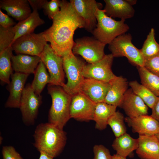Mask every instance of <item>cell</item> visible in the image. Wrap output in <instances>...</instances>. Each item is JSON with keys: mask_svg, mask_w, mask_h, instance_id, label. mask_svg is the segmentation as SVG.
<instances>
[{"mask_svg": "<svg viewBox=\"0 0 159 159\" xmlns=\"http://www.w3.org/2000/svg\"><path fill=\"white\" fill-rule=\"evenodd\" d=\"M12 51L11 47L0 53V79L8 84L10 82V77L13 74L11 61Z\"/></svg>", "mask_w": 159, "mask_h": 159, "instance_id": "4316f807", "label": "cell"}, {"mask_svg": "<svg viewBox=\"0 0 159 159\" xmlns=\"http://www.w3.org/2000/svg\"><path fill=\"white\" fill-rule=\"evenodd\" d=\"M15 35L13 26L5 28L0 26V53L11 47Z\"/></svg>", "mask_w": 159, "mask_h": 159, "instance_id": "1f68e13d", "label": "cell"}, {"mask_svg": "<svg viewBox=\"0 0 159 159\" xmlns=\"http://www.w3.org/2000/svg\"><path fill=\"white\" fill-rule=\"evenodd\" d=\"M104 1L105 4L103 10L108 16L125 20L134 15V9L126 0H104Z\"/></svg>", "mask_w": 159, "mask_h": 159, "instance_id": "ffe728a7", "label": "cell"}, {"mask_svg": "<svg viewBox=\"0 0 159 159\" xmlns=\"http://www.w3.org/2000/svg\"><path fill=\"white\" fill-rule=\"evenodd\" d=\"M143 67L150 72L159 76V52L145 59Z\"/></svg>", "mask_w": 159, "mask_h": 159, "instance_id": "836d02e7", "label": "cell"}, {"mask_svg": "<svg viewBox=\"0 0 159 159\" xmlns=\"http://www.w3.org/2000/svg\"><path fill=\"white\" fill-rule=\"evenodd\" d=\"M39 57L48 70L51 79L49 84L63 87L65 84L63 57L58 55L48 44Z\"/></svg>", "mask_w": 159, "mask_h": 159, "instance_id": "ba28073f", "label": "cell"}, {"mask_svg": "<svg viewBox=\"0 0 159 159\" xmlns=\"http://www.w3.org/2000/svg\"><path fill=\"white\" fill-rule=\"evenodd\" d=\"M96 104L80 92L73 95L70 108L71 118L83 121L93 120Z\"/></svg>", "mask_w": 159, "mask_h": 159, "instance_id": "4fadbf2b", "label": "cell"}, {"mask_svg": "<svg viewBox=\"0 0 159 159\" xmlns=\"http://www.w3.org/2000/svg\"><path fill=\"white\" fill-rule=\"evenodd\" d=\"M126 1L130 5L132 6L136 4V0H126Z\"/></svg>", "mask_w": 159, "mask_h": 159, "instance_id": "b9f144b4", "label": "cell"}, {"mask_svg": "<svg viewBox=\"0 0 159 159\" xmlns=\"http://www.w3.org/2000/svg\"><path fill=\"white\" fill-rule=\"evenodd\" d=\"M110 85V82L85 78L79 92L83 94L95 103L103 102Z\"/></svg>", "mask_w": 159, "mask_h": 159, "instance_id": "5bb4252c", "label": "cell"}, {"mask_svg": "<svg viewBox=\"0 0 159 159\" xmlns=\"http://www.w3.org/2000/svg\"><path fill=\"white\" fill-rule=\"evenodd\" d=\"M44 23V20L40 17L38 10H33L27 18L19 21L13 26L15 35L13 43L21 37L34 33L35 29L37 26Z\"/></svg>", "mask_w": 159, "mask_h": 159, "instance_id": "603a6c76", "label": "cell"}, {"mask_svg": "<svg viewBox=\"0 0 159 159\" xmlns=\"http://www.w3.org/2000/svg\"><path fill=\"white\" fill-rule=\"evenodd\" d=\"M110 85L104 102L120 107L124 95L127 90L129 83L122 76H116L110 82Z\"/></svg>", "mask_w": 159, "mask_h": 159, "instance_id": "44dd1931", "label": "cell"}, {"mask_svg": "<svg viewBox=\"0 0 159 159\" xmlns=\"http://www.w3.org/2000/svg\"><path fill=\"white\" fill-rule=\"evenodd\" d=\"M152 110L151 116L159 122V97Z\"/></svg>", "mask_w": 159, "mask_h": 159, "instance_id": "f35d334b", "label": "cell"}, {"mask_svg": "<svg viewBox=\"0 0 159 159\" xmlns=\"http://www.w3.org/2000/svg\"><path fill=\"white\" fill-rule=\"evenodd\" d=\"M62 57L64 70L67 80L63 88L72 96L79 92L80 86L85 79L82 72L86 64L72 52Z\"/></svg>", "mask_w": 159, "mask_h": 159, "instance_id": "5b68a950", "label": "cell"}, {"mask_svg": "<svg viewBox=\"0 0 159 159\" xmlns=\"http://www.w3.org/2000/svg\"><path fill=\"white\" fill-rule=\"evenodd\" d=\"M16 24L9 15L3 13L0 9V26L7 28L14 26Z\"/></svg>", "mask_w": 159, "mask_h": 159, "instance_id": "8d00e7d4", "label": "cell"}, {"mask_svg": "<svg viewBox=\"0 0 159 159\" xmlns=\"http://www.w3.org/2000/svg\"><path fill=\"white\" fill-rule=\"evenodd\" d=\"M136 150L142 159H159V140L155 135H139Z\"/></svg>", "mask_w": 159, "mask_h": 159, "instance_id": "ac0fdd59", "label": "cell"}, {"mask_svg": "<svg viewBox=\"0 0 159 159\" xmlns=\"http://www.w3.org/2000/svg\"><path fill=\"white\" fill-rule=\"evenodd\" d=\"M96 15L97 24L92 33L95 38L106 45L129 29L125 20L116 21L107 15L103 10L97 8Z\"/></svg>", "mask_w": 159, "mask_h": 159, "instance_id": "277c9868", "label": "cell"}, {"mask_svg": "<svg viewBox=\"0 0 159 159\" xmlns=\"http://www.w3.org/2000/svg\"><path fill=\"white\" fill-rule=\"evenodd\" d=\"M29 74L15 72L11 75L8 85L9 95L5 106L6 108H19L25 84Z\"/></svg>", "mask_w": 159, "mask_h": 159, "instance_id": "e0dca14e", "label": "cell"}, {"mask_svg": "<svg viewBox=\"0 0 159 159\" xmlns=\"http://www.w3.org/2000/svg\"><path fill=\"white\" fill-rule=\"evenodd\" d=\"M52 20V26L43 32L56 52L63 57L72 52L74 32L84 28V23L70 2L65 0H60V11Z\"/></svg>", "mask_w": 159, "mask_h": 159, "instance_id": "6da1fadb", "label": "cell"}, {"mask_svg": "<svg viewBox=\"0 0 159 159\" xmlns=\"http://www.w3.org/2000/svg\"><path fill=\"white\" fill-rule=\"evenodd\" d=\"M93 159H112L109 150L101 145H95L93 148Z\"/></svg>", "mask_w": 159, "mask_h": 159, "instance_id": "e575fe53", "label": "cell"}, {"mask_svg": "<svg viewBox=\"0 0 159 159\" xmlns=\"http://www.w3.org/2000/svg\"><path fill=\"white\" fill-rule=\"evenodd\" d=\"M140 50L145 59L152 57L159 52V44L155 40L154 28L151 29Z\"/></svg>", "mask_w": 159, "mask_h": 159, "instance_id": "f546056e", "label": "cell"}, {"mask_svg": "<svg viewBox=\"0 0 159 159\" xmlns=\"http://www.w3.org/2000/svg\"><path fill=\"white\" fill-rule=\"evenodd\" d=\"M155 135L159 140V132L156 134Z\"/></svg>", "mask_w": 159, "mask_h": 159, "instance_id": "7bdbcfd3", "label": "cell"}, {"mask_svg": "<svg viewBox=\"0 0 159 159\" xmlns=\"http://www.w3.org/2000/svg\"><path fill=\"white\" fill-rule=\"evenodd\" d=\"M60 0L47 1L43 9L44 14L50 19L52 20L60 10Z\"/></svg>", "mask_w": 159, "mask_h": 159, "instance_id": "d6a6232c", "label": "cell"}, {"mask_svg": "<svg viewBox=\"0 0 159 159\" xmlns=\"http://www.w3.org/2000/svg\"><path fill=\"white\" fill-rule=\"evenodd\" d=\"M42 103L41 95L35 92L30 84H27L23 90L19 107L25 125L30 126L34 124Z\"/></svg>", "mask_w": 159, "mask_h": 159, "instance_id": "9c48e42d", "label": "cell"}, {"mask_svg": "<svg viewBox=\"0 0 159 159\" xmlns=\"http://www.w3.org/2000/svg\"><path fill=\"white\" fill-rule=\"evenodd\" d=\"M30 6L33 10H38L43 9L47 1V0H28Z\"/></svg>", "mask_w": 159, "mask_h": 159, "instance_id": "74e56055", "label": "cell"}, {"mask_svg": "<svg viewBox=\"0 0 159 159\" xmlns=\"http://www.w3.org/2000/svg\"><path fill=\"white\" fill-rule=\"evenodd\" d=\"M41 61L39 56L22 54L13 55L11 58L12 69L15 72L28 74L34 73Z\"/></svg>", "mask_w": 159, "mask_h": 159, "instance_id": "7402d4cb", "label": "cell"}, {"mask_svg": "<svg viewBox=\"0 0 159 159\" xmlns=\"http://www.w3.org/2000/svg\"><path fill=\"white\" fill-rule=\"evenodd\" d=\"M137 67L141 84L159 97V76L150 72L143 66Z\"/></svg>", "mask_w": 159, "mask_h": 159, "instance_id": "83f0119b", "label": "cell"}, {"mask_svg": "<svg viewBox=\"0 0 159 159\" xmlns=\"http://www.w3.org/2000/svg\"><path fill=\"white\" fill-rule=\"evenodd\" d=\"M69 2L83 21L84 28L92 33L97 24V9H102V4L95 0H70Z\"/></svg>", "mask_w": 159, "mask_h": 159, "instance_id": "7c38bea8", "label": "cell"}, {"mask_svg": "<svg viewBox=\"0 0 159 159\" xmlns=\"http://www.w3.org/2000/svg\"><path fill=\"white\" fill-rule=\"evenodd\" d=\"M129 85L134 92L139 96L148 107L153 108L158 97L153 94L149 90L136 80L130 82Z\"/></svg>", "mask_w": 159, "mask_h": 159, "instance_id": "f1b7e54d", "label": "cell"}, {"mask_svg": "<svg viewBox=\"0 0 159 159\" xmlns=\"http://www.w3.org/2000/svg\"><path fill=\"white\" fill-rule=\"evenodd\" d=\"M112 159H126V158H125L121 157L116 154L112 155Z\"/></svg>", "mask_w": 159, "mask_h": 159, "instance_id": "60d3db41", "label": "cell"}, {"mask_svg": "<svg viewBox=\"0 0 159 159\" xmlns=\"http://www.w3.org/2000/svg\"><path fill=\"white\" fill-rule=\"evenodd\" d=\"M117 107L104 102L96 103L93 117L95 128L100 130L105 129L109 118L116 111Z\"/></svg>", "mask_w": 159, "mask_h": 159, "instance_id": "cb8c5ba5", "label": "cell"}, {"mask_svg": "<svg viewBox=\"0 0 159 159\" xmlns=\"http://www.w3.org/2000/svg\"><path fill=\"white\" fill-rule=\"evenodd\" d=\"M125 120L134 132L139 135H154L159 132V122L151 115L132 118L127 117Z\"/></svg>", "mask_w": 159, "mask_h": 159, "instance_id": "9a60e30c", "label": "cell"}, {"mask_svg": "<svg viewBox=\"0 0 159 159\" xmlns=\"http://www.w3.org/2000/svg\"><path fill=\"white\" fill-rule=\"evenodd\" d=\"M47 42L43 32L33 33L18 38L13 43L11 47L17 54L39 57Z\"/></svg>", "mask_w": 159, "mask_h": 159, "instance_id": "30bf717a", "label": "cell"}, {"mask_svg": "<svg viewBox=\"0 0 159 159\" xmlns=\"http://www.w3.org/2000/svg\"><path fill=\"white\" fill-rule=\"evenodd\" d=\"M0 8L19 21L25 19L32 13L28 0H1Z\"/></svg>", "mask_w": 159, "mask_h": 159, "instance_id": "d6986e66", "label": "cell"}, {"mask_svg": "<svg viewBox=\"0 0 159 159\" xmlns=\"http://www.w3.org/2000/svg\"><path fill=\"white\" fill-rule=\"evenodd\" d=\"M33 136L34 146L37 150L53 158L62 153L67 139L66 133L63 129L49 122L38 124Z\"/></svg>", "mask_w": 159, "mask_h": 159, "instance_id": "7a4b0ae2", "label": "cell"}, {"mask_svg": "<svg viewBox=\"0 0 159 159\" xmlns=\"http://www.w3.org/2000/svg\"><path fill=\"white\" fill-rule=\"evenodd\" d=\"M114 57L111 54L105 55L99 61L93 63L86 64L82 74L85 78L110 82L116 76L112 69Z\"/></svg>", "mask_w": 159, "mask_h": 159, "instance_id": "8fae6325", "label": "cell"}, {"mask_svg": "<svg viewBox=\"0 0 159 159\" xmlns=\"http://www.w3.org/2000/svg\"><path fill=\"white\" fill-rule=\"evenodd\" d=\"M47 90L52 100L48 115V122L63 129L71 118L70 108L72 96L60 86L48 84Z\"/></svg>", "mask_w": 159, "mask_h": 159, "instance_id": "3957f363", "label": "cell"}, {"mask_svg": "<svg viewBox=\"0 0 159 159\" xmlns=\"http://www.w3.org/2000/svg\"><path fill=\"white\" fill-rule=\"evenodd\" d=\"M2 154L3 159H23L14 147L11 145L3 146Z\"/></svg>", "mask_w": 159, "mask_h": 159, "instance_id": "d590c367", "label": "cell"}, {"mask_svg": "<svg viewBox=\"0 0 159 159\" xmlns=\"http://www.w3.org/2000/svg\"><path fill=\"white\" fill-rule=\"evenodd\" d=\"M138 144V138H134L126 132L116 138L112 146L116 151V154L126 158L137 149Z\"/></svg>", "mask_w": 159, "mask_h": 159, "instance_id": "d4e9b609", "label": "cell"}, {"mask_svg": "<svg viewBox=\"0 0 159 159\" xmlns=\"http://www.w3.org/2000/svg\"><path fill=\"white\" fill-rule=\"evenodd\" d=\"M105 45L94 37H84L75 39L72 51L74 54L81 56L88 63H93L105 56Z\"/></svg>", "mask_w": 159, "mask_h": 159, "instance_id": "52a82bcc", "label": "cell"}, {"mask_svg": "<svg viewBox=\"0 0 159 159\" xmlns=\"http://www.w3.org/2000/svg\"><path fill=\"white\" fill-rule=\"evenodd\" d=\"M130 34H124L115 38L109 44L108 48L114 57H125L132 64L143 66L145 59L140 49L132 42Z\"/></svg>", "mask_w": 159, "mask_h": 159, "instance_id": "8992f818", "label": "cell"}, {"mask_svg": "<svg viewBox=\"0 0 159 159\" xmlns=\"http://www.w3.org/2000/svg\"><path fill=\"white\" fill-rule=\"evenodd\" d=\"M46 68L41 60L35 70L34 79L31 84L34 91L38 95H40L46 85L50 83V76Z\"/></svg>", "mask_w": 159, "mask_h": 159, "instance_id": "484cf974", "label": "cell"}, {"mask_svg": "<svg viewBox=\"0 0 159 159\" xmlns=\"http://www.w3.org/2000/svg\"><path fill=\"white\" fill-rule=\"evenodd\" d=\"M125 118L122 113L117 111L108 120L107 125L111 127L115 138L126 132V127L124 122Z\"/></svg>", "mask_w": 159, "mask_h": 159, "instance_id": "4dcf8cb0", "label": "cell"}, {"mask_svg": "<svg viewBox=\"0 0 159 159\" xmlns=\"http://www.w3.org/2000/svg\"><path fill=\"white\" fill-rule=\"evenodd\" d=\"M120 107L130 117L147 115L148 113V106L131 88L125 94Z\"/></svg>", "mask_w": 159, "mask_h": 159, "instance_id": "2e32d148", "label": "cell"}, {"mask_svg": "<svg viewBox=\"0 0 159 159\" xmlns=\"http://www.w3.org/2000/svg\"><path fill=\"white\" fill-rule=\"evenodd\" d=\"M39 152L40 155L39 159H53L54 158L43 152Z\"/></svg>", "mask_w": 159, "mask_h": 159, "instance_id": "ab89813d", "label": "cell"}]
</instances>
